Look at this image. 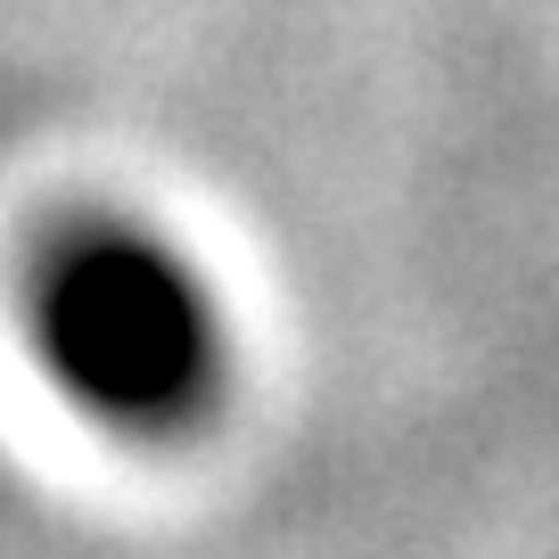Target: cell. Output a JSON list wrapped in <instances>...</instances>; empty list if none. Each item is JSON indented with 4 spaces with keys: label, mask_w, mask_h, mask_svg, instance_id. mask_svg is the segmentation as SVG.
Wrapping results in <instances>:
<instances>
[{
    "label": "cell",
    "mask_w": 559,
    "mask_h": 559,
    "mask_svg": "<svg viewBox=\"0 0 559 559\" xmlns=\"http://www.w3.org/2000/svg\"><path fill=\"white\" fill-rule=\"evenodd\" d=\"M34 337L58 386L116 428H190L223 386L214 297L148 230H74L41 263Z\"/></svg>",
    "instance_id": "6da1fadb"
}]
</instances>
